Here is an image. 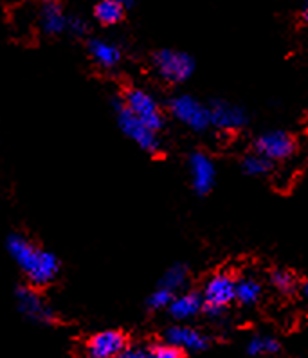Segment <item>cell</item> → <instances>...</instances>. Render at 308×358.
<instances>
[{"label":"cell","instance_id":"cell-1","mask_svg":"<svg viewBox=\"0 0 308 358\" xmlns=\"http://www.w3.org/2000/svg\"><path fill=\"white\" fill-rule=\"evenodd\" d=\"M6 250L15 265L26 278L27 285L43 290L52 285L62 270V262L55 252L43 249L38 243H34L22 232H13L6 240Z\"/></svg>","mask_w":308,"mask_h":358},{"label":"cell","instance_id":"cell-2","mask_svg":"<svg viewBox=\"0 0 308 358\" xmlns=\"http://www.w3.org/2000/svg\"><path fill=\"white\" fill-rule=\"evenodd\" d=\"M112 108H114L118 128L125 137H128L135 146L141 148L148 155H157L161 152L162 144L159 139V134L150 130L137 115L132 114L130 108L122 103L121 96L112 99Z\"/></svg>","mask_w":308,"mask_h":358},{"label":"cell","instance_id":"cell-3","mask_svg":"<svg viewBox=\"0 0 308 358\" xmlns=\"http://www.w3.org/2000/svg\"><path fill=\"white\" fill-rule=\"evenodd\" d=\"M166 110L175 121L195 134H204L211 128L207 103H202L191 94H177L169 97L166 101Z\"/></svg>","mask_w":308,"mask_h":358},{"label":"cell","instance_id":"cell-4","mask_svg":"<svg viewBox=\"0 0 308 358\" xmlns=\"http://www.w3.org/2000/svg\"><path fill=\"white\" fill-rule=\"evenodd\" d=\"M152 67L161 80L169 85L186 83L195 74V58L177 49H159L152 55Z\"/></svg>","mask_w":308,"mask_h":358},{"label":"cell","instance_id":"cell-5","mask_svg":"<svg viewBox=\"0 0 308 358\" xmlns=\"http://www.w3.org/2000/svg\"><path fill=\"white\" fill-rule=\"evenodd\" d=\"M234 282L237 278L229 270H220L206 281L202 294V312L207 317L218 319L227 306L234 303Z\"/></svg>","mask_w":308,"mask_h":358},{"label":"cell","instance_id":"cell-6","mask_svg":"<svg viewBox=\"0 0 308 358\" xmlns=\"http://www.w3.org/2000/svg\"><path fill=\"white\" fill-rule=\"evenodd\" d=\"M121 99L130 108L132 114L137 115L150 130L159 134L164 128V110L161 108L159 101L150 92H146L144 89H139V87H128L121 94Z\"/></svg>","mask_w":308,"mask_h":358},{"label":"cell","instance_id":"cell-7","mask_svg":"<svg viewBox=\"0 0 308 358\" xmlns=\"http://www.w3.org/2000/svg\"><path fill=\"white\" fill-rule=\"evenodd\" d=\"M15 301H17V310L24 319L36 322L42 326L55 324L58 317L52 306L42 297V290L34 288L31 285H20L15 290Z\"/></svg>","mask_w":308,"mask_h":358},{"label":"cell","instance_id":"cell-8","mask_svg":"<svg viewBox=\"0 0 308 358\" xmlns=\"http://www.w3.org/2000/svg\"><path fill=\"white\" fill-rule=\"evenodd\" d=\"M254 152L267 157L272 162L288 160L298 152V141L287 130H269L254 139Z\"/></svg>","mask_w":308,"mask_h":358},{"label":"cell","instance_id":"cell-9","mask_svg":"<svg viewBox=\"0 0 308 358\" xmlns=\"http://www.w3.org/2000/svg\"><path fill=\"white\" fill-rule=\"evenodd\" d=\"M207 108H209L211 128H216V130L237 131L247 127L249 122V114L244 106L234 105L225 99H211L207 103Z\"/></svg>","mask_w":308,"mask_h":358},{"label":"cell","instance_id":"cell-10","mask_svg":"<svg viewBox=\"0 0 308 358\" xmlns=\"http://www.w3.org/2000/svg\"><path fill=\"white\" fill-rule=\"evenodd\" d=\"M130 344L121 329H103L87 338L85 351L90 358H115Z\"/></svg>","mask_w":308,"mask_h":358},{"label":"cell","instance_id":"cell-11","mask_svg":"<svg viewBox=\"0 0 308 358\" xmlns=\"http://www.w3.org/2000/svg\"><path fill=\"white\" fill-rule=\"evenodd\" d=\"M191 175V189L199 196H206L216 184V164L211 157L204 152H193L188 159Z\"/></svg>","mask_w":308,"mask_h":358},{"label":"cell","instance_id":"cell-12","mask_svg":"<svg viewBox=\"0 0 308 358\" xmlns=\"http://www.w3.org/2000/svg\"><path fill=\"white\" fill-rule=\"evenodd\" d=\"M162 341L177 345L184 353H202L211 345V341L202 331L191 326H184L182 322H178L177 326H169L162 335Z\"/></svg>","mask_w":308,"mask_h":358},{"label":"cell","instance_id":"cell-13","mask_svg":"<svg viewBox=\"0 0 308 358\" xmlns=\"http://www.w3.org/2000/svg\"><path fill=\"white\" fill-rule=\"evenodd\" d=\"M204 301L202 294L197 290H188L184 294H175L172 303L168 304V313L175 322H188L202 313Z\"/></svg>","mask_w":308,"mask_h":358},{"label":"cell","instance_id":"cell-14","mask_svg":"<svg viewBox=\"0 0 308 358\" xmlns=\"http://www.w3.org/2000/svg\"><path fill=\"white\" fill-rule=\"evenodd\" d=\"M87 52H89L92 64H96L103 71H112L121 64L122 59L121 47L103 38H90L87 42Z\"/></svg>","mask_w":308,"mask_h":358},{"label":"cell","instance_id":"cell-15","mask_svg":"<svg viewBox=\"0 0 308 358\" xmlns=\"http://www.w3.org/2000/svg\"><path fill=\"white\" fill-rule=\"evenodd\" d=\"M67 18L58 0H43L38 13V26L47 36H59L67 33Z\"/></svg>","mask_w":308,"mask_h":358},{"label":"cell","instance_id":"cell-16","mask_svg":"<svg viewBox=\"0 0 308 358\" xmlns=\"http://www.w3.org/2000/svg\"><path fill=\"white\" fill-rule=\"evenodd\" d=\"M127 13V8L118 2V0H99L96 6H94V18H96L97 24H102L103 27H112L118 26L119 22H122Z\"/></svg>","mask_w":308,"mask_h":358},{"label":"cell","instance_id":"cell-17","mask_svg":"<svg viewBox=\"0 0 308 358\" xmlns=\"http://www.w3.org/2000/svg\"><path fill=\"white\" fill-rule=\"evenodd\" d=\"M263 287L254 278H240L234 282V301L241 306H256L262 301Z\"/></svg>","mask_w":308,"mask_h":358},{"label":"cell","instance_id":"cell-18","mask_svg":"<svg viewBox=\"0 0 308 358\" xmlns=\"http://www.w3.org/2000/svg\"><path fill=\"white\" fill-rule=\"evenodd\" d=\"M188 279H190V268H188V265H184V263H175V265L169 266L164 274H162L157 287L168 288L169 292L177 294V292H181L182 288L186 287Z\"/></svg>","mask_w":308,"mask_h":358},{"label":"cell","instance_id":"cell-19","mask_svg":"<svg viewBox=\"0 0 308 358\" xmlns=\"http://www.w3.org/2000/svg\"><path fill=\"white\" fill-rule=\"evenodd\" d=\"M272 168H274V162L256 152L247 153L241 159V171L247 177H265L272 171Z\"/></svg>","mask_w":308,"mask_h":358},{"label":"cell","instance_id":"cell-20","mask_svg":"<svg viewBox=\"0 0 308 358\" xmlns=\"http://www.w3.org/2000/svg\"><path fill=\"white\" fill-rule=\"evenodd\" d=\"M281 350L279 342L274 337L267 335H256L247 344V355L249 357H263V355H276Z\"/></svg>","mask_w":308,"mask_h":358},{"label":"cell","instance_id":"cell-21","mask_svg":"<svg viewBox=\"0 0 308 358\" xmlns=\"http://www.w3.org/2000/svg\"><path fill=\"white\" fill-rule=\"evenodd\" d=\"M269 282L283 295L294 294L295 288H298V281H295L294 274L288 272V270H281V268H276L270 272Z\"/></svg>","mask_w":308,"mask_h":358},{"label":"cell","instance_id":"cell-22","mask_svg":"<svg viewBox=\"0 0 308 358\" xmlns=\"http://www.w3.org/2000/svg\"><path fill=\"white\" fill-rule=\"evenodd\" d=\"M174 292H169L168 288H162V287H157L152 294L148 295L146 299V306L153 312H161V310H166L168 304L172 303L174 299Z\"/></svg>","mask_w":308,"mask_h":358},{"label":"cell","instance_id":"cell-23","mask_svg":"<svg viewBox=\"0 0 308 358\" xmlns=\"http://www.w3.org/2000/svg\"><path fill=\"white\" fill-rule=\"evenodd\" d=\"M150 350V358H182L186 357V353L182 350H178L177 345L169 344V342L161 341L155 342V344L148 345Z\"/></svg>","mask_w":308,"mask_h":358},{"label":"cell","instance_id":"cell-24","mask_svg":"<svg viewBox=\"0 0 308 358\" xmlns=\"http://www.w3.org/2000/svg\"><path fill=\"white\" fill-rule=\"evenodd\" d=\"M67 31L69 33L74 34V36H80V38H83V36H87V34H89V22L81 17H69L67 18Z\"/></svg>","mask_w":308,"mask_h":358},{"label":"cell","instance_id":"cell-25","mask_svg":"<svg viewBox=\"0 0 308 358\" xmlns=\"http://www.w3.org/2000/svg\"><path fill=\"white\" fill-rule=\"evenodd\" d=\"M121 358H150V350H148V345H130L128 344L122 353L119 355Z\"/></svg>","mask_w":308,"mask_h":358},{"label":"cell","instance_id":"cell-26","mask_svg":"<svg viewBox=\"0 0 308 358\" xmlns=\"http://www.w3.org/2000/svg\"><path fill=\"white\" fill-rule=\"evenodd\" d=\"M118 2H121L122 6H125V8H132V6L135 4V0H118Z\"/></svg>","mask_w":308,"mask_h":358}]
</instances>
